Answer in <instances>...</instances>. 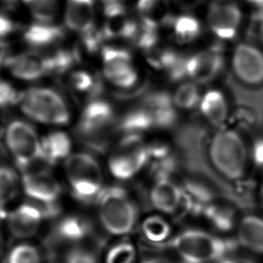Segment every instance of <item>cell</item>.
<instances>
[{"label": "cell", "instance_id": "8992f818", "mask_svg": "<svg viewBox=\"0 0 263 263\" xmlns=\"http://www.w3.org/2000/svg\"><path fill=\"white\" fill-rule=\"evenodd\" d=\"M64 166L75 198L83 203L96 202L104 189L102 170L97 159L88 153H77L70 154Z\"/></svg>", "mask_w": 263, "mask_h": 263}, {"label": "cell", "instance_id": "d4e9b609", "mask_svg": "<svg viewBox=\"0 0 263 263\" xmlns=\"http://www.w3.org/2000/svg\"><path fill=\"white\" fill-rule=\"evenodd\" d=\"M136 9L141 21L156 26H166L172 17L171 0H138Z\"/></svg>", "mask_w": 263, "mask_h": 263}, {"label": "cell", "instance_id": "8d00e7d4", "mask_svg": "<svg viewBox=\"0 0 263 263\" xmlns=\"http://www.w3.org/2000/svg\"><path fill=\"white\" fill-rule=\"evenodd\" d=\"M135 246L128 241L113 245L106 254V263H134L136 259Z\"/></svg>", "mask_w": 263, "mask_h": 263}, {"label": "cell", "instance_id": "ba28073f", "mask_svg": "<svg viewBox=\"0 0 263 263\" xmlns=\"http://www.w3.org/2000/svg\"><path fill=\"white\" fill-rule=\"evenodd\" d=\"M149 145L142 135H123L108 159V168L114 178L127 180L134 178L149 162Z\"/></svg>", "mask_w": 263, "mask_h": 263}, {"label": "cell", "instance_id": "d6a6232c", "mask_svg": "<svg viewBox=\"0 0 263 263\" xmlns=\"http://www.w3.org/2000/svg\"><path fill=\"white\" fill-rule=\"evenodd\" d=\"M160 42L159 28L149 24L140 21L138 29L132 43L143 52L150 51L151 49L157 46Z\"/></svg>", "mask_w": 263, "mask_h": 263}, {"label": "cell", "instance_id": "ac0fdd59", "mask_svg": "<svg viewBox=\"0 0 263 263\" xmlns=\"http://www.w3.org/2000/svg\"><path fill=\"white\" fill-rule=\"evenodd\" d=\"M202 117L213 126L221 127L229 118V104L223 92L212 88L201 96L198 105Z\"/></svg>", "mask_w": 263, "mask_h": 263}, {"label": "cell", "instance_id": "5b68a950", "mask_svg": "<svg viewBox=\"0 0 263 263\" xmlns=\"http://www.w3.org/2000/svg\"><path fill=\"white\" fill-rule=\"evenodd\" d=\"M235 243L203 231L187 230L177 235L168 245L185 263H210L222 260L234 252Z\"/></svg>", "mask_w": 263, "mask_h": 263}, {"label": "cell", "instance_id": "8fae6325", "mask_svg": "<svg viewBox=\"0 0 263 263\" xmlns=\"http://www.w3.org/2000/svg\"><path fill=\"white\" fill-rule=\"evenodd\" d=\"M59 213L57 204L30 201L18 205L8 215V230L19 239L32 237L39 232L44 220Z\"/></svg>", "mask_w": 263, "mask_h": 263}, {"label": "cell", "instance_id": "816d5d0a", "mask_svg": "<svg viewBox=\"0 0 263 263\" xmlns=\"http://www.w3.org/2000/svg\"><path fill=\"white\" fill-rule=\"evenodd\" d=\"M142 263H171L168 260L164 259H159V258H154V259H149L144 260Z\"/></svg>", "mask_w": 263, "mask_h": 263}, {"label": "cell", "instance_id": "9a60e30c", "mask_svg": "<svg viewBox=\"0 0 263 263\" xmlns=\"http://www.w3.org/2000/svg\"><path fill=\"white\" fill-rule=\"evenodd\" d=\"M105 24L102 33L105 40L120 38L133 42L139 23L128 15L126 8L121 1L105 3Z\"/></svg>", "mask_w": 263, "mask_h": 263}, {"label": "cell", "instance_id": "f546056e", "mask_svg": "<svg viewBox=\"0 0 263 263\" xmlns=\"http://www.w3.org/2000/svg\"><path fill=\"white\" fill-rule=\"evenodd\" d=\"M20 180L16 172L8 166H0V214L18 195Z\"/></svg>", "mask_w": 263, "mask_h": 263}, {"label": "cell", "instance_id": "74e56055", "mask_svg": "<svg viewBox=\"0 0 263 263\" xmlns=\"http://www.w3.org/2000/svg\"><path fill=\"white\" fill-rule=\"evenodd\" d=\"M33 17L40 23L51 22L56 14V0H40L30 6Z\"/></svg>", "mask_w": 263, "mask_h": 263}, {"label": "cell", "instance_id": "83f0119b", "mask_svg": "<svg viewBox=\"0 0 263 263\" xmlns=\"http://www.w3.org/2000/svg\"><path fill=\"white\" fill-rule=\"evenodd\" d=\"M201 96L198 84L190 80L179 83L172 94L176 108L182 111H192L198 107Z\"/></svg>", "mask_w": 263, "mask_h": 263}, {"label": "cell", "instance_id": "60d3db41", "mask_svg": "<svg viewBox=\"0 0 263 263\" xmlns=\"http://www.w3.org/2000/svg\"><path fill=\"white\" fill-rule=\"evenodd\" d=\"M65 263H99L95 253L82 246L73 247L67 253Z\"/></svg>", "mask_w": 263, "mask_h": 263}, {"label": "cell", "instance_id": "cb8c5ba5", "mask_svg": "<svg viewBox=\"0 0 263 263\" xmlns=\"http://www.w3.org/2000/svg\"><path fill=\"white\" fill-rule=\"evenodd\" d=\"M116 128L123 135H142L143 132L154 128L153 115L145 106L140 105L124 114L117 122Z\"/></svg>", "mask_w": 263, "mask_h": 263}, {"label": "cell", "instance_id": "ab89813d", "mask_svg": "<svg viewBox=\"0 0 263 263\" xmlns=\"http://www.w3.org/2000/svg\"><path fill=\"white\" fill-rule=\"evenodd\" d=\"M81 39L84 44V47L89 53H94L99 51L105 37L102 30L97 28V26H92L84 33H81Z\"/></svg>", "mask_w": 263, "mask_h": 263}, {"label": "cell", "instance_id": "ffe728a7", "mask_svg": "<svg viewBox=\"0 0 263 263\" xmlns=\"http://www.w3.org/2000/svg\"><path fill=\"white\" fill-rule=\"evenodd\" d=\"M65 24L71 31L80 33L95 26L94 0H68Z\"/></svg>", "mask_w": 263, "mask_h": 263}, {"label": "cell", "instance_id": "4dcf8cb0", "mask_svg": "<svg viewBox=\"0 0 263 263\" xmlns=\"http://www.w3.org/2000/svg\"><path fill=\"white\" fill-rule=\"evenodd\" d=\"M48 74H62L70 70L77 61V54L69 49L59 48L46 55Z\"/></svg>", "mask_w": 263, "mask_h": 263}, {"label": "cell", "instance_id": "e0dca14e", "mask_svg": "<svg viewBox=\"0 0 263 263\" xmlns=\"http://www.w3.org/2000/svg\"><path fill=\"white\" fill-rule=\"evenodd\" d=\"M6 62L10 73L22 81H35L48 74L46 55L38 51H26L8 58Z\"/></svg>", "mask_w": 263, "mask_h": 263}, {"label": "cell", "instance_id": "7bdbcfd3", "mask_svg": "<svg viewBox=\"0 0 263 263\" xmlns=\"http://www.w3.org/2000/svg\"><path fill=\"white\" fill-rule=\"evenodd\" d=\"M251 36L250 38L255 39L259 44L263 45V13L256 11L252 16V26H251Z\"/></svg>", "mask_w": 263, "mask_h": 263}, {"label": "cell", "instance_id": "d6986e66", "mask_svg": "<svg viewBox=\"0 0 263 263\" xmlns=\"http://www.w3.org/2000/svg\"><path fill=\"white\" fill-rule=\"evenodd\" d=\"M72 143L63 132H53L41 140V160L48 166L65 161L70 156Z\"/></svg>", "mask_w": 263, "mask_h": 263}, {"label": "cell", "instance_id": "f907efd6", "mask_svg": "<svg viewBox=\"0 0 263 263\" xmlns=\"http://www.w3.org/2000/svg\"><path fill=\"white\" fill-rule=\"evenodd\" d=\"M3 4L8 8H14L17 5L18 0H2Z\"/></svg>", "mask_w": 263, "mask_h": 263}, {"label": "cell", "instance_id": "d590c367", "mask_svg": "<svg viewBox=\"0 0 263 263\" xmlns=\"http://www.w3.org/2000/svg\"><path fill=\"white\" fill-rule=\"evenodd\" d=\"M39 250L29 243H21L12 249L7 263H41Z\"/></svg>", "mask_w": 263, "mask_h": 263}, {"label": "cell", "instance_id": "7dc6e473", "mask_svg": "<svg viewBox=\"0 0 263 263\" xmlns=\"http://www.w3.org/2000/svg\"><path fill=\"white\" fill-rule=\"evenodd\" d=\"M8 44L5 41L0 39V67L6 61V57L8 54Z\"/></svg>", "mask_w": 263, "mask_h": 263}, {"label": "cell", "instance_id": "f6af8a7d", "mask_svg": "<svg viewBox=\"0 0 263 263\" xmlns=\"http://www.w3.org/2000/svg\"><path fill=\"white\" fill-rule=\"evenodd\" d=\"M15 29V23L4 14H0V37L6 36L13 33Z\"/></svg>", "mask_w": 263, "mask_h": 263}, {"label": "cell", "instance_id": "681fc988", "mask_svg": "<svg viewBox=\"0 0 263 263\" xmlns=\"http://www.w3.org/2000/svg\"><path fill=\"white\" fill-rule=\"evenodd\" d=\"M246 3L252 5L253 7H255L258 9H262L263 8V0H245Z\"/></svg>", "mask_w": 263, "mask_h": 263}, {"label": "cell", "instance_id": "9c48e42d", "mask_svg": "<svg viewBox=\"0 0 263 263\" xmlns=\"http://www.w3.org/2000/svg\"><path fill=\"white\" fill-rule=\"evenodd\" d=\"M115 122L113 106L103 99H93L81 115L78 134L88 145L103 149L107 143L110 128Z\"/></svg>", "mask_w": 263, "mask_h": 263}, {"label": "cell", "instance_id": "9f6ffc18", "mask_svg": "<svg viewBox=\"0 0 263 263\" xmlns=\"http://www.w3.org/2000/svg\"><path fill=\"white\" fill-rule=\"evenodd\" d=\"M0 242H1V237H0Z\"/></svg>", "mask_w": 263, "mask_h": 263}, {"label": "cell", "instance_id": "e575fe53", "mask_svg": "<svg viewBox=\"0 0 263 263\" xmlns=\"http://www.w3.org/2000/svg\"><path fill=\"white\" fill-rule=\"evenodd\" d=\"M70 83L77 91L88 92L95 99L102 91V85L96 81L91 74L85 70H78L71 75Z\"/></svg>", "mask_w": 263, "mask_h": 263}, {"label": "cell", "instance_id": "1f68e13d", "mask_svg": "<svg viewBox=\"0 0 263 263\" xmlns=\"http://www.w3.org/2000/svg\"><path fill=\"white\" fill-rule=\"evenodd\" d=\"M179 53V51L172 48L163 47L159 44L150 51L144 52L147 62L155 70L163 71L168 70Z\"/></svg>", "mask_w": 263, "mask_h": 263}, {"label": "cell", "instance_id": "db71d44e", "mask_svg": "<svg viewBox=\"0 0 263 263\" xmlns=\"http://www.w3.org/2000/svg\"><path fill=\"white\" fill-rule=\"evenodd\" d=\"M104 3H107V2H113V1H121V0H103Z\"/></svg>", "mask_w": 263, "mask_h": 263}, {"label": "cell", "instance_id": "7c38bea8", "mask_svg": "<svg viewBox=\"0 0 263 263\" xmlns=\"http://www.w3.org/2000/svg\"><path fill=\"white\" fill-rule=\"evenodd\" d=\"M242 19L241 7L235 0H212L209 4L206 23L219 42L234 40L241 29Z\"/></svg>", "mask_w": 263, "mask_h": 263}, {"label": "cell", "instance_id": "277c9868", "mask_svg": "<svg viewBox=\"0 0 263 263\" xmlns=\"http://www.w3.org/2000/svg\"><path fill=\"white\" fill-rule=\"evenodd\" d=\"M96 203L99 221L107 233L120 236L131 233L135 228L137 209L127 191L123 187H104Z\"/></svg>", "mask_w": 263, "mask_h": 263}, {"label": "cell", "instance_id": "2e32d148", "mask_svg": "<svg viewBox=\"0 0 263 263\" xmlns=\"http://www.w3.org/2000/svg\"><path fill=\"white\" fill-rule=\"evenodd\" d=\"M92 234L91 223L84 216L70 215L59 221L55 226L52 237L57 243L81 246Z\"/></svg>", "mask_w": 263, "mask_h": 263}, {"label": "cell", "instance_id": "484cf974", "mask_svg": "<svg viewBox=\"0 0 263 263\" xmlns=\"http://www.w3.org/2000/svg\"><path fill=\"white\" fill-rule=\"evenodd\" d=\"M63 36L64 30L61 26L39 23L26 28L24 40L33 47L44 48L58 44Z\"/></svg>", "mask_w": 263, "mask_h": 263}, {"label": "cell", "instance_id": "f5cc1de1", "mask_svg": "<svg viewBox=\"0 0 263 263\" xmlns=\"http://www.w3.org/2000/svg\"><path fill=\"white\" fill-rule=\"evenodd\" d=\"M22 1L25 3V4H26L28 7H30V6H32V5L34 4V3H36V2L40 1V0H22Z\"/></svg>", "mask_w": 263, "mask_h": 263}, {"label": "cell", "instance_id": "836d02e7", "mask_svg": "<svg viewBox=\"0 0 263 263\" xmlns=\"http://www.w3.org/2000/svg\"><path fill=\"white\" fill-rule=\"evenodd\" d=\"M143 233L151 241L161 242L170 236L171 227L161 216H150L143 222Z\"/></svg>", "mask_w": 263, "mask_h": 263}, {"label": "cell", "instance_id": "6da1fadb", "mask_svg": "<svg viewBox=\"0 0 263 263\" xmlns=\"http://www.w3.org/2000/svg\"><path fill=\"white\" fill-rule=\"evenodd\" d=\"M208 136L206 127L197 120L189 121L178 127L175 142L179 165L190 173V178L205 183L234 205L241 209L252 206L253 200L248 192L234 189L210 164L206 153Z\"/></svg>", "mask_w": 263, "mask_h": 263}, {"label": "cell", "instance_id": "7a4b0ae2", "mask_svg": "<svg viewBox=\"0 0 263 263\" xmlns=\"http://www.w3.org/2000/svg\"><path fill=\"white\" fill-rule=\"evenodd\" d=\"M227 65V82L236 102L263 111V45L250 37L238 42Z\"/></svg>", "mask_w": 263, "mask_h": 263}, {"label": "cell", "instance_id": "bcb514c9", "mask_svg": "<svg viewBox=\"0 0 263 263\" xmlns=\"http://www.w3.org/2000/svg\"><path fill=\"white\" fill-rule=\"evenodd\" d=\"M205 0H175L176 4L179 8L186 12L192 11L200 7Z\"/></svg>", "mask_w": 263, "mask_h": 263}, {"label": "cell", "instance_id": "44dd1931", "mask_svg": "<svg viewBox=\"0 0 263 263\" xmlns=\"http://www.w3.org/2000/svg\"><path fill=\"white\" fill-rule=\"evenodd\" d=\"M182 189L171 179H158L151 191V202L161 212L174 214L181 198Z\"/></svg>", "mask_w": 263, "mask_h": 263}, {"label": "cell", "instance_id": "4fadbf2b", "mask_svg": "<svg viewBox=\"0 0 263 263\" xmlns=\"http://www.w3.org/2000/svg\"><path fill=\"white\" fill-rule=\"evenodd\" d=\"M227 65L223 44L219 41L189 55L186 71L187 80L197 84H209L219 77Z\"/></svg>", "mask_w": 263, "mask_h": 263}, {"label": "cell", "instance_id": "f35d334b", "mask_svg": "<svg viewBox=\"0 0 263 263\" xmlns=\"http://www.w3.org/2000/svg\"><path fill=\"white\" fill-rule=\"evenodd\" d=\"M189 55L183 54L179 52L175 61L172 65L170 66L168 70H166V75L168 81L172 83H181L187 79L186 64H187Z\"/></svg>", "mask_w": 263, "mask_h": 263}, {"label": "cell", "instance_id": "c3c4849f", "mask_svg": "<svg viewBox=\"0 0 263 263\" xmlns=\"http://www.w3.org/2000/svg\"><path fill=\"white\" fill-rule=\"evenodd\" d=\"M220 263H256L252 260L246 259H223Z\"/></svg>", "mask_w": 263, "mask_h": 263}, {"label": "cell", "instance_id": "7402d4cb", "mask_svg": "<svg viewBox=\"0 0 263 263\" xmlns=\"http://www.w3.org/2000/svg\"><path fill=\"white\" fill-rule=\"evenodd\" d=\"M104 74L113 83L115 80L122 77L126 72L135 69L132 55L127 50L122 48L104 47L102 50Z\"/></svg>", "mask_w": 263, "mask_h": 263}, {"label": "cell", "instance_id": "f1b7e54d", "mask_svg": "<svg viewBox=\"0 0 263 263\" xmlns=\"http://www.w3.org/2000/svg\"><path fill=\"white\" fill-rule=\"evenodd\" d=\"M201 214L208 218L216 229L223 232L232 230L235 223V211L229 205L212 202L204 206Z\"/></svg>", "mask_w": 263, "mask_h": 263}, {"label": "cell", "instance_id": "3957f363", "mask_svg": "<svg viewBox=\"0 0 263 263\" xmlns=\"http://www.w3.org/2000/svg\"><path fill=\"white\" fill-rule=\"evenodd\" d=\"M209 158L216 172L223 179H239L247 163V148L241 135L223 128L213 135L209 143Z\"/></svg>", "mask_w": 263, "mask_h": 263}, {"label": "cell", "instance_id": "5bb4252c", "mask_svg": "<svg viewBox=\"0 0 263 263\" xmlns=\"http://www.w3.org/2000/svg\"><path fill=\"white\" fill-rule=\"evenodd\" d=\"M23 190L31 201L40 204H57L62 187L47 166H37L23 172Z\"/></svg>", "mask_w": 263, "mask_h": 263}, {"label": "cell", "instance_id": "4316f807", "mask_svg": "<svg viewBox=\"0 0 263 263\" xmlns=\"http://www.w3.org/2000/svg\"><path fill=\"white\" fill-rule=\"evenodd\" d=\"M238 239L245 248L263 254V219L246 216L238 229Z\"/></svg>", "mask_w": 263, "mask_h": 263}, {"label": "cell", "instance_id": "30bf717a", "mask_svg": "<svg viewBox=\"0 0 263 263\" xmlns=\"http://www.w3.org/2000/svg\"><path fill=\"white\" fill-rule=\"evenodd\" d=\"M5 141L16 164L23 172L41 160V140L27 122L14 120L7 127Z\"/></svg>", "mask_w": 263, "mask_h": 263}, {"label": "cell", "instance_id": "ee69618b", "mask_svg": "<svg viewBox=\"0 0 263 263\" xmlns=\"http://www.w3.org/2000/svg\"><path fill=\"white\" fill-rule=\"evenodd\" d=\"M252 155L254 163L263 168V137L258 138L253 143Z\"/></svg>", "mask_w": 263, "mask_h": 263}, {"label": "cell", "instance_id": "52a82bcc", "mask_svg": "<svg viewBox=\"0 0 263 263\" xmlns=\"http://www.w3.org/2000/svg\"><path fill=\"white\" fill-rule=\"evenodd\" d=\"M23 112L42 124L65 125L70 122V110L61 94L49 88H33L19 96Z\"/></svg>", "mask_w": 263, "mask_h": 263}, {"label": "cell", "instance_id": "603a6c76", "mask_svg": "<svg viewBox=\"0 0 263 263\" xmlns=\"http://www.w3.org/2000/svg\"><path fill=\"white\" fill-rule=\"evenodd\" d=\"M165 27L170 28L172 36L179 44L193 43L202 33L201 23L195 15L189 13L172 15Z\"/></svg>", "mask_w": 263, "mask_h": 263}, {"label": "cell", "instance_id": "11a10c76", "mask_svg": "<svg viewBox=\"0 0 263 263\" xmlns=\"http://www.w3.org/2000/svg\"><path fill=\"white\" fill-rule=\"evenodd\" d=\"M261 197H262V204H263V193H261Z\"/></svg>", "mask_w": 263, "mask_h": 263}, {"label": "cell", "instance_id": "b9f144b4", "mask_svg": "<svg viewBox=\"0 0 263 263\" xmlns=\"http://www.w3.org/2000/svg\"><path fill=\"white\" fill-rule=\"evenodd\" d=\"M19 101V96L15 88L6 81H0V107L13 106Z\"/></svg>", "mask_w": 263, "mask_h": 263}]
</instances>
